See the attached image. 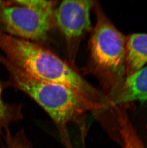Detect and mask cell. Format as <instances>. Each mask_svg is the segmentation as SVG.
<instances>
[{
	"label": "cell",
	"instance_id": "6da1fadb",
	"mask_svg": "<svg viewBox=\"0 0 147 148\" xmlns=\"http://www.w3.org/2000/svg\"><path fill=\"white\" fill-rule=\"evenodd\" d=\"M0 49L11 63L32 77L72 90L93 115L110 108L103 91L92 85L59 56L39 44L0 30Z\"/></svg>",
	"mask_w": 147,
	"mask_h": 148
},
{
	"label": "cell",
	"instance_id": "7a4b0ae2",
	"mask_svg": "<svg viewBox=\"0 0 147 148\" xmlns=\"http://www.w3.org/2000/svg\"><path fill=\"white\" fill-rule=\"evenodd\" d=\"M0 62L8 72L10 84L30 97L50 116L65 148H74L68 132L72 124L77 126L85 143L86 115L90 112L76 94L63 85L32 77L1 55Z\"/></svg>",
	"mask_w": 147,
	"mask_h": 148
},
{
	"label": "cell",
	"instance_id": "3957f363",
	"mask_svg": "<svg viewBox=\"0 0 147 148\" xmlns=\"http://www.w3.org/2000/svg\"><path fill=\"white\" fill-rule=\"evenodd\" d=\"M94 8L96 23L89 42L87 69L103 87L108 100L120 89L127 76L126 38L111 22L99 3Z\"/></svg>",
	"mask_w": 147,
	"mask_h": 148
},
{
	"label": "cell",
	"instance_id": "277c9868",
	"mask_svg": "<svg viewBox=\"0 0 147 148\" xmlns=\"http://www.w3.org/2000/svg\"><path fill=\"white\" fill-rule=\"evenodd\" d=\"M54 10H35L22 6H4L0 23L7 34L31 42L47 38L53 25Z\"/></svg>",
	"mask_w": 147,
	"mask_h": 148
},
{
	"label": "cell",
	"instance_id": "5b68a950",
	"mask_svg": "<svg viewBox=\"0 0 147 148\" xmlns=\"http://www.w3.org/2000/svg\"><path fill=\"white\" fill-rule=\"evenodd\" d=\"M93 1H64L54 10V17L67 44L72 64L84 36L91 30L90 13L94 6Z\"/></svg>",
	"mask_w": 147,
	"mask_h": 148
},
{
	"label": "cell",
	"instance_id": "8992f818",
	"mask_svg": "<svg viewBox=\"0 0 147 148\" xmlns=\"http://www.w3.org/2000/svg\"><path fill=\"white\" fill-rule=\"evenodd\" d=\"M136 101L147 102V65L127 76L110 103L115 107Z\"/></svg>",
	"mask_w": 147,
	"mask_h": 148
},
{
	"label": "cell",
	"instance_id": "52a82bcc",
	"mask_svg": "<svg viewBox=\"0 0 147 148\" xmlns=\"http://www.w3.org/2000/svg\"><path fill=\"white\" fill-rule=\"evenodd\" d=\"M127 76L147 64V34L135 33L126 38Z\"/></svg>",
	"mask_w": 147,
	"mask_h": 148
},
{
	"label": "cell",
	"instance_id": "ba28073f",
	"mask_svg": "<svg viewBox=\"0 0 147 148\" xmlns=\"http://www.w3.org/2000/svg\"><path fill=\"white\" fill-rule=\"evenodd\" d=\"M118 139L123 148H146L123 107L116 108Z\"/></svg>",
	"mask_w": 147,
	"mask_h": 148
},
{
	"label": "cell",
	"instance_id": "9c48e42d",
	"mask_svg": "<svg viewBox=\"0 0 147 148\" xmlns=\"http://www.w3.org/2000/svg\"><path fill=\"white\" fill-rule=\"evenodd\" d=\"M23 117L22 106L11 105L4 102L2 97V87L0 82V137L3 132L10 130L11 124L21 120Z\"/></svg>",
	"mask_w": 147,
	"mask_h": 148
},
{
	"label": "cell",
	"instance_id": "30bf717a",
	"mask_svg": "<svg viewBox=\"0 0 147 148\" xmlns=\"http://www.w3.org/2000/svg\"><path fill=\"white\" fill-rule=\"evenodd\" d=\"M0 148H32V145L24 130L14 135L8 130L5 132L4 143Z\"/></svg>",
	"mask_w": 147,
	"mask_h": 148
},
{
	"label": "cell",
	"instance_id": "8fae6325",
	"mask_svg": "<svg viewBox=\"0 0 147 148\" xmlns=\"http://www.w3.org/2000/svg\"><path fill=\"white\" fill-rule=\"evenodd\" d=\"M18 5L28 7L35 10H54L56 2L44 0H19L14 1Z\"/></svg>",
	"mask_w": 147,
	"mask_h": 148
},
{
	"label": "cell",
	"instance_id": "7c38bea8",
	"mask_svg": "<svg viewBox=\"0 0 147 148\" xmlns=\"http://www.w3.org/2000/svg\"><path fill=\"white\" fill-rule=\"evenodd\" d=\"M7 4H7L5 1H0V11H1V8H2L4 6L6 5H7Z\"/></svg>",
	"mask_w": 147,
	"mask_h": 148
}]
</instances>
